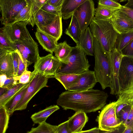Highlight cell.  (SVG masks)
Wrapping results in <instances>:
<instances>
[{"label": "cell", "mask_w": 133, "mask_h": 133, "mask_svg": "<svg viewBox=\"0 0 133 133\" xmlns=\"http://www.w3.org/2000/svg\"><path fill=\"white\" fill-rule=\"evenodd\" d=\"M108 96L107 93L98 89L62 92L57 100V105L63 109H71L85 113L95 112L103 108Z\"/></svg>", "instance_id": "cell-1"}, {"label": "cell", "mask_w": 133, "mask_h": 133, "mask_svg": "<svg viewBox=\"0 0 133 133\" xmlns=\"http://www.w3.org/2000/svg\"><path fill=\"white\" fill-rule=\"evenodd\" d=\"M89 28L94 37L107 56L114 48L119 34L114 28L110 18L100 19L94 17Z\"/></svg>", "instance_id": "cell-2"}, {"label": "cell", "mask_w": 133, "mask_h": 133, "mask_svg": "<svg viewBox=\"0 0 133 133\" xmlns=\"http://www.w3.org/2000/svg\"><path fill=\"white\" fill-rule=\"evenodd\" d=\"M94 54L95 58L94 71L97 81L104 90L111 86L109 65L107 56L99 43L94 37Z\"/></svg>", "instance_id": "cell-3"}, {"label": "cell", "mask_w": 133, "mask_h": 133, "mask_svg": "<svg viewBox=\"0 0 133 133\" xmlns=\"http://www.w3.org/2000/svg\"><path fill=\"white\" fill-rule=\"evenodd\" d=\"M86 55L76 45L73 47L70 55L65 63H62L57 72L79 75L89 70L90 65Z\"/></svg>", "instance_id": "cell-4"}, {"label": "cell", "mask_w": 133, "mask_h": 133, "mask_svg": "<svg viewBox=\"0 0 133 133\" xmlns=\"http://www.w3.org/2000/svg\"><path fill=\"white\" fill-rule=\"evenodd\" d=\"M117 105L116 101L113 102L103 108L97 119L100 130L112 132L119 129L122 124L116 115Z\"/></svg>", "instance_id": "cell-5"}, {"label": "cell", "mask_w": 133, "mask_h": 133, "mask_svg": "<svg viewBox=\"0 0 133 133\" xmlns=\"http://www.w3.org/2000/svg\"><path fill=\"white\" fill-rule=\"evenodd\" d=\"M48 78L39 73H32L25 93L15 108L14 111L25 109L30 100L43 88L48 87Z\"/></svg>", "instance_id": "cell-6"}, {"label": "cell", "mask_w": 133, "mask_h": 133, "mask_svg": "<svg viewBox=\"0 0 133 133\" xmlns=\"http://www.w3.org/2000/svg\"><path fill=\"white\" fill-rule=\"evenodd\" d=\"M109 65L111 79L110 94L119 95L120 88L118 80L119 72L121 62L123 56L121 52L114 48L107 56Z\"/></svg>", "instance_id": "cell-7"}, {"label": "cell", "mask_w": 133, "mask_h": 133, "mask_svg": "<svg viewBox=\"0 0 133 133\" xmlns=\"http://www.w3.org/2000/svg\"><path fill=\"white\" fill-rule=\"evenodd\" d=\"M26 0H0L1 23L4 25L14 19L26 5Z\"/></svg>", "instance_id": "cell-8"}, {"label": "cell", "mask_w": 133, "mask_h": 133, "mask_svg": "<svg viewBox=\"0 0 133 133\" xmlns=\"http://www.w3.org/2000/svg\"><path fill=\"white\" fill-rule=\"evenodd\" d=\"M28 20L7 24L1 28L9 39L12 42L28 40L32 37L26 27Z\"/></svg>", "instance_id": "cell-9"}, {"label": "cell", "mask_w": 133, "mask_h": 133, "mask_svg": "<svg viewBox=\"0 0 133 133\" xmlns=\"http://www.w3.org/2000/svg\"><path fill=\"white\" fill-rule=\"evenodd\" d=\"M95 9L93 1L86 0L74 12L73 15L77 20L82 32L88 27L95 17Z\"/></svg>", "instance_id": "cell-10"}, {"label": "cell", "mask_w": 133, "mask_h": 133, "mask_svg": "<svg viewBox=\"0 0 133 133\" xmlns=\"http://www.w3.org/2000/svg\"><path fill=\"white\" fill-rule=\"evenodd\" d=\"M97 82L94 71L88 70L81 74L76 82L67 91L79 92L92 89Z\"/></svg>", "instance_id": "cell-11"}, {"label": "cell", "mask_w": 133, "mask_h": 133, "mask_svg": "<svg viewBox=\"0 0 133 133\" xmlns=\"http://www.w3.org/2000/svg\"><path fill=\"white\" fill-rule=\"evenodd\" d=\"M133 73V57L123 56L120 63L118 75L120 92L125 89Z\"/></svg>", "instance_id": "cell-12"}, {"label": "cell", "mask_w": 133, "mask_h": 133, "mask_svg": "<svg viewBox=\"0 0 133 133\" xmlns=\"http://www.w3.org/2000/svg\"><path fill=\"white\" fill-rule=\"evenodd\" d=\"M110 19L114 28L119 34L133 31V21L119 9L115 12Z\"/></svg>", "instance_id": "cell-13"}, {"label": "cell", "mask_w": 133, "mask_h": 133, "mask_svg": "<svg viewBox=\"0 0 133 133\" xmlns=\"http://www.w3.org/2000/svg\"><path fill=\"white\" fill-rule=\"evenodd\" d=\"M12 52L0 49V74L8 78L14 77Z\"/></svg>", "instance_id": "cell-14"}, {"label": "cell", "mask_w": 133, "mask_h": 133, "mask_svg": "<svg viewBox=\"0 0 133 133\" xmlns=\"http://www.w3.org/2000/svg\"><path fill=\"white\" fill-rule=\"evenodd\" d=\"M62 18L61 14H59L56 16L54 19L49 24L44 26L37 27V28L55 38L58 40L62 35Z\"/></svg>", "instance_id": "cell-15"}, {"label": "cell", "mask_w": 133, "mask_h": 133, "mask_svg": "<svg viewBox=\"0 0 133 133\" xmlns=\"http://www.w3.org/2000/svg\"><path fill=\"white\" fill-rule=\"evenodd\" d=\"M86 55L93 56L94 36L88 27L82 32L80 35L78 42L76 44Z\"/></svg>", "instance_id": "cell-16"}, {"label": "cell", "mask_w": 133, "mask_h": 133, "mask_svg": "<svg viewBox=\"0 0 133 133\" xmlns=\"http://www.w3.org/2000/svg\"><path fill=\"white\" fill-rule=\"evenodd\" d=\"M68 120L70 133H74L82 130L88 121V118L86 113L79 111L76 112Z\"/></svg>", "instance_id": "cell-17"}, {"label": "cell", "mask_w": 133, "mask_h": 133, "mask_svg": "<svg viewBox=\"0 0 133 133\" xmlns=\"http://www.w3.org/2000/svg\"><path fill=\"white\" fill-rule=\"evenodd\" d=\"M36 38L43 49L52 54L57 45L58 40L36 29Z\"/></svg>", "instance_id": "cell-18"}, {"label": "cell", "mask_w": 133, "mask_h": 133, "mask_svg": "<svg viewBox=\"0 0 133 133\" xmlns=\"http://www.w3.org/2000/svg\"><path fill=\"white\" fill-rule=\"evenodd\" d=\"M86 0H64L61 10L62 18L64 20L71 17L76 9Z\"/></svg>", "instance_id": "cell-19"}, {"label": "cell", "mask_w": 133, "mask_h": 133, "mask_svg": "<svg viewBox=\"0 0 133 133\" xmlns=\"http://www.w3.org/2000/svg\"><path fill=\"white\" fill-rule=\"evenodd\" d=\"M29 55L33 63H36L39 58L38 44L32 38L22 41H18Z\"/></svg>", "instance_id": "cell-20"}, {"label": "cell", "mask_w": 133, "mask_h": 133, "mask_svg": "<svg viewBox=\"0 0 133 133\" xmlns=\"http://www.w3.org/2000/svg\"><path fill=\"white\" fill-rule=\"evenodd\" d=\"M59 109L57 105H51L33 114L31 118L34 124H40L46 122L50 115Z\"/></svg>", "instance_id": "cell-21"}, {"label": "cell", "mask_w": 133, "mask_h": 133, "mask_svg": "<svg viewBox=\"0 0 133 133\" xmlns=\"http://www.w3.org/2000/svg\"><path fill=\"white\" fill-rule=\"evenodd\" d=\"M73 48L65 41L58 44L54 52L55 56L64 64L70 55Z\"/></svg>", "instance_id": "cell-22"}, {"label": "cell", "mask_w": 133, "mask_h": 133, "mask_svg": "<svg viewBox=\"0 0 133 133\" xmlns=\"http://www.w3.org/2000/svg\"><path fill=\"white\" fill-rule=\"evenodd\" d=\"M64 33L70 36L76 44L78 43L82 31L77 20L73 15L68 27Z\"/></svg>", "instance_id": "cell-23"}, {"label": "cell", "mask_w": 133, "mask_h": 133, "mask_svg": "<svg viewBox=\"0 0 133 133\" xmlns=\"http://www.w3.org/2000/svg\"><path fill=\"white\" fill-rule=\"evenodd\" d=\"M80 75L57 72L54 78L62 84L66 90H68L71 86L76 82Z\"/></svg>", "instance_id": "cell-24"}, {"label": "cell", "mask_w": 133, "mask_h": 133, "mask_svg": "<svg viewBox=\"0 0 133 133\" xmlns=\"http://www.w3.org/2000/svg\"><path fill=\"white\" fill-rule=\"evenodd\" d=\"M29 83L14 96L4 106L8 113L10 116L15 111L16 106L24 96Z\"/></svg>", "instance_id": "cell-25"}, {"label": "cell", "mask_w": 133, "mask_h": 133, "mask_svg": "<svg viewBox=\"0 0 133 133\" xmlns=\"http://www.w3.org/2000/svg\"><path fill=\"white\" fill-rule=\"evenodd\" d=\"M57 15L49 13L41 9L36 15L35 25L37 27L47 25L54 19Z\"/></svg>", "instance_id": "cell-26"}, {"label": "cell", "mask_w": 133, "mask_h": 133, "mask_svg": "<svg viewBox=\"0 0 133 133\" xmlns=\"http://www.w3.org/2000/svg\"><path fill=\"white\" fill-rule=\"evenodd\" d=\"M48 0H30V10L29 24L33 27L35 25V17L36 14L42 7L46 3Z\"/></svg>", "instance_id": "cell-27"}, {"label": "cell", "mask_w": 133, "mask_h": 133, "mask_svg": "<svg viewBox=\"0 0 133 133\" xmlns=\"http://www.w3.org/2000/svg\"><path fill=\"white\" fill-rule=\"evenodd\" d=\"M53 56L52 54H49L45 56L40 57L34 64V70L32 73H38L43 75Z\"/></svg>", "instance_id": "cell-28"}, {"label": "cell", "mask_w": 133, "mask_h": 133, "mask_svg": "<svg viewBox=\"0 0 133 133\" xmlns=\"http://www.w3.org/2000/svg\"><path fill=\"white\" fill-rule=\"evenodd\" d=\"M26 84L18 83L9 89L3 94L0 96V107L4 106Z\"/></svg>", "instance_id": "cell-29"}, {"label": "cell", "mask_w": 133, "mask_h": 133, "mask_svg": "<svg viewBox=\"0 0 133 133\" xmlns=\"http://www.w3.org/2000/svg\"><path fill=\"white\" fill-rule=\"evenodd\" d=\"M62 64V63L59 59L54 56L43 75L48 78H54Z\"/></svg>", "instance_id": "cell-30"}, {"label": "cell", "mask_w": 133, "mask_h": 133, "mask_svg": "<svg viewBox=\"0 0 133 133\" xmlns=\"http://www.w3.org/2000/svg\"><path fill=\"white\" fill-rule=\"evenodd\" d=\"M133 40V31L119 34L114 48L121 51Z\"/></svg>", "instance_id": "cell-31"}, {"label": "cell", "mask_w": 133, "mask_h": 133, "mask_svg": "<svg viewBox=\"0 0 133 133\" xmlns=\"http://www.w3.org/2000/svg\"><path fill=\"white\" fill-rule=\"evenodd\" d=\"M0 49L11 52L15 51L17 49L15 43L9 39L1 28L0 29Z\"/></svg>", "instance_id": "cell-32"}, {"label": "cell", "mask_w": 133, "mask_h": 133, "mask_svg": "<svg viewBox=\"0 0 133 133\" xmlns=\"http://www.w3.org/2000/svg\"><path fill=\"white\" fill-rule=\"evenodd\" d=\"M57 127L45 122L39 124L37 127L32 128L26 133H58Z\"/></svg>", "instance_id": "cell-33"}, {"label": "cell", "mask_w": 133, "mask_h": 133, "mask_svg": "<svg viewBox=\"0 0 133 133\" xmlns=\"http://www.w3.org/2000/svg\"><path fill=\"white\" fill-rule=\"evenodd\" d=\"M116 11L98 4L95 9V17L100 19L109 18Z\"/></svg>", "instance_id": "cell-34"}, {"label": "cell", "mask_w": 133, "mask_h": 133, "mask_svg": "<svg viewBox=\"0 0 133 133\" xmlns=\"http://www.w3.org/2000/svg\"><path fill=\"white\" fill-rule=\"evenodd\" d=\"M117 105L123 103L130 104L133 103V87L128 88L120 92L116 101Z\"/></svg>", "instance_id": "cell-35"}, {"label": "cell", "mask_w": 133, "mask_h": 133, "mask_svg": "<svg viewBox=\"0 0 133 133\" xmlns=\"http://www.w3.org/2000/svg\"><path fill=\"white\" fill-rule=\"evenodd\" d=\"M26 5L14 19L6 24L26 20L29 21L30 10V0H26Z\"/></svg>", "instance_id": "cell-36"}, {"label": "cell", "mask_w": 133, "mask_h": 133, "mask_svg": "<svg viewBox=\"0 0 133 133\" xmlns=\"http://www.w3.org/2000/svg\"><path fill=\"white\" fill-rule=\"evenodd\" d=\"M10 115L4 106L0 107V133H5L8 127Z\"/></svg>", "instance_id": "cell-37"}, {"label": "cell", "mask_w": 133, "mask_h": 133, "mask_svg": "<svg viewBox=\"0 0 133 133\" xmlns=\"http://www.w3.org/2000/svg\"><path fill=\"white\" fill-rule=\"evenodd\" d=\"M98 4L117 10L120 9L122 6L116 1L112 0H99Z\"/></svg>", "instance_id": "cell-38"}, {"label": "cell", "mask_w": 133, "mask_h": 133, "mask_svg": "<svg viewBox=\"0 0 133 133\" xmlns=\"http://www.w3.org/2000/svg\"><path fill=\"white\" fill-rule=\"evenodd\" d=\"M14 43L17 49L19 51L24 59L28 68L29 66L33 63L32 61L23 46L18 42Z\"/></svg>", "instance_id": "cell-39"}, {"label": "cell", "mask_w": 133, "mask_h": 133, "mask_svg": "<svg viewBox=\"0 0 133 133\" xmlns=\"http://www.w3.org/2000/svg\"><path fill=\"white\" fill-rule=\"evenodd\" d=\"M131 105L130 104L122 109L119 112L117 117L123 125L126 121L130 110Z\"/></svg>", "instance_id": "cell-40"}, {"label": "cell", "mask_w": 133, "mask_h": 133, "mask_svg": "<svg viewBox=\"0 0 133 133\" xmlns=\"http://www.w3.org/2000/svg\"><path fill=\"white\" fill-rule=\"evenodd\" d=\"M32 72L26 70L21 75L14 77L19 83L26 84L29 83Z\"/></svg>", "instance_id": "cell-41"}, {"label": "cell", "mask_w": 133, "mask_h": 133, "mask_svg": "<svg viewBox=\"0 0 133 133\" xmlns=\"http://www.w3.org/2000/svg\"><path fill=\"white\" fill-rule=\"evenodd\" d=\"M15 51L17 54L19 62L17 76H19L27 70V68L25 62L19 51L17 49Z\"/></svg>", "instance_id": "cell-42"}, {"label": "cell", "mask_w": 133, "mask_h": 133, "mask_svg": "<svg viewBox=\"0 0 133 133\" xmlns=\"http://www.w3.org/2000/svg\"><path fill=\"white\" fill-rule=\"evenodd\" d=\"M62 6L55 7L46 3L41 9L49 13L58 15L59 14H61Z\"/></svg>", "instance_id": "cell-43"}, {"label": "cell", "mask_w": 133, "mask_h": 133, "mask_svg": "<svg viewBox=\"0 0 133 133\" xmlns=\"http://www.w3.org/2000/svg\"><path fill=\"white\" fill-rule=\"evenodd\" d=\"M123 56L133 57V40L121 51Z\"/></svg>", "instance_id": "cell-44"}, {"label": "cell", "mask_w": 133, "mask_h": 133, "mask_svg": "<svg viewBox=\"0 0 133 133\" xmlns=\"http://www.w3.org/2000/svg\"><path fill=\"white\" fill-rule=\"evenodd\" d=\"M57 129L58 133H70L69 128L68 120L58 125Z\"/></svg>", "instance_id": "cell-45"}, {"label": "cell", "mask_w": 133, "mask_h": 133, "mask_svg": "<svg viewBox=\"0 0 133 133\" xmlns=\"http://www.w3.org/2000/svg\"><path fill=\"white\" fill-rule=\"evenodd\" d=\"M18 83V81L15 79L14 77L11 78L7 77L2 87H5L9 89Z\"/></svg>", "instance_id": "cell-46"}, {"label": "cell", "mask_w": 133, "mask_h": 133, "mask_svg": "<svg viewBox=\"0 0 133 133\" xmlns=\"http://www.w3.org/2000/svg\"><path fill=\"white\" fill-rule=\"evenodd\" d=\"M12 55L15 77L17 75L19 65L18 59L17 54L15 51L12 52Z\"/></svg>", "instance_id": "cell-47"}, {"label": "cell", "mask_w": 133, "mask_h": 133, "mask_svg": "<svg viewBox=\"0 0 133 133\" xmlns=\"http://www.w3.org/2000/svg\"><path fill=\"white\" fill-rule=\"evenodd\" d=\"M133 122V108L131 104V108L127 118L123 125L125 128Z\"/></svg>", "instance_id": "cell-48"}, {"label": "cell", "mask_w": 133, "mask_h": 133, "mask_svg": "<svg viewBox=\"0 0 133 133\" xmlns=\"http://www.w3.org/2000/svg\"><path fill=\"white\" fill-rule=\"evenodd\" d=\"M119 10L125 13L133 21V10L126 8L124 6H122Z\"/></svg>", "instance_id": "cell-49"}, {"label": "cell", "mask_w": 133, "mask_h": 133, "mask_svg": "<svg viewBox=\"0 0 133 133\" xmlns=\"http://www.w3.org/2000/svg\"><path fill=\"white\" fill-rule=\"evenodd\" d=\"M64 0H48L46 3L55 7L62 6Z\"/></svg>", "instance_id": "cell-50"}, {"label": "cell", "mask_w": 133, "mask_h": 133, "mask_svg": "<svg viewBox=\"0 0 133 133\" xmlns=\"http://www.w3.org/2000/svg\"><path fill=\"white\" fill-rule=\"evenodd\" d=\"M100 131V130L98 127H95L88 130L84 131L82 130L81 131L74 133H96L99 132Z\"/></svg>", "instance_id": "cell-51"}, {"label": "cell", "mask_w": 133, "mask_h": 133, "mask_svg": "<svg viewBox=\"0 0 133 133\" xmlns=\"http://www.w3.org/2000/svg\"><path fill=\"white\" fill-rule=\"evenodd\" d=\"M130 104L127 103H123L117 105L116 110V113L117 115L122 109Z\"/></svg>", "instance_id": "cell-52"}, {"label": "cell", "mask_w": 133, "mask_h": 133, "mask_svg": "<svg viewBox=\"0 0 133 133\" xmlns=\"http://www.w3.org/2000/svg\"><path fill=\"white\" fill-rule=\"evenodd\" d=\"M122 133H133V122L126 127Z\"/></svg>", "instance_id": "cell-53"}, {"label": "cell", "mask_w": 133, "mask_h": 133, "mask_svg": "<svg viewBox=\"0 0 133 133\" xmlns=\"http://www.w3.org/2000/svg\"><path fill=\"white\" fill-rule=\"evenodd\" d=\"M125 7L133 10V0H129L127 3L124 6Z\"/></svg>", "instance_id": "cell-54"}, {"label": "cell", "mask_w": 133, "mask_h": 133, "mask_svg": "<svg viewBox=\"0 0 133 133\" xmlns=\"http://www.w3.org/2000/svg\"><path fill=\"white\" fill-rule=\"evenodd\" d=\"M7 78V77L6 75L0 74V87L3 86Z\"/></svg>", "instance_id": "cell-55"}, {"label": "cell", "mask_w": 133, "mask_h": 133, "mask_svg": "<svg viewBox=\"0 0 133 133\" xmlns=\"http://www.w3.org/2000/svg\"><path fill=\"white\" fill-rule=\"evenodd\" d=\"M8 89L4 87H1L0 89V96H1L6 92Z\"/></svg>", "instance_id": "cell-56"}, {"label": "cell", "mask_w": 133, "mask_h": 133, "mask_svg": "<svg viewBox=\"0 0 133 133\" xmlns=\"http://www.w3.org/2000/svg\"><path fill=\"white\" fill-rule=\"evenodd\" d=\"M119 129L114 131L111 132L100 130V131H99V132L96 133H118L119 132Z\"/></svg>", "instance_id": "cell-57"}, {"label": "cell", "mask_w": 133, "mask_h": 133, "mask_svg": "<svg viewBox=\"0 0 133 133\" xmlns=\"http://www.w3.org/2000/svg\"><path fill=\"white\" fill-rule=\"evenodd\" d=\"M132 107L133 108V103L132 104Z\"/></svg>", "instance_id": "cell-58"}]
</instances>
